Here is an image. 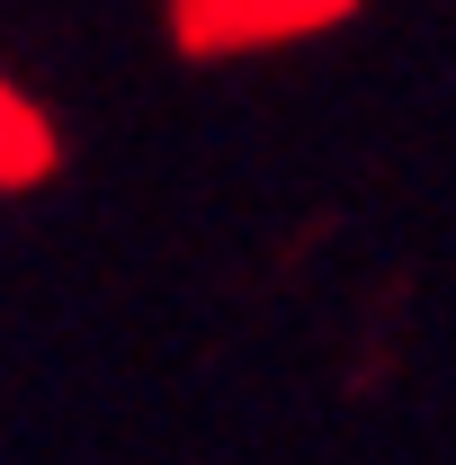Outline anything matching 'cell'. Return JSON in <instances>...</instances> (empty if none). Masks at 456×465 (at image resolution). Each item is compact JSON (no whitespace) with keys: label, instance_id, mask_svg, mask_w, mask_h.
<instances>
[{"label":"cell","instance_id":"cell-1","mask_svg":"<svg viewBox=\"0 0 456 465\" xmlns=\"http://www.w3.org/2000/svg\"><path fill=\"white\" fill-rule=\"evenodd\" d=\"M36 153H45L36 116H27L18 99H9V90H0V179H27V171H36Z\"/></svg>","mask_w":456,"mask_h":465}]
</instances>
